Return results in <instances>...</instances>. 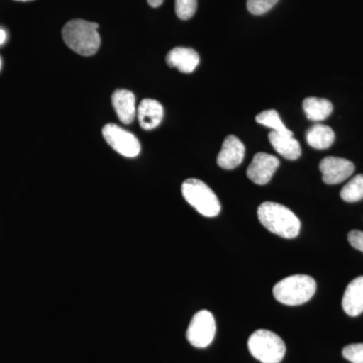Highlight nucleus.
<instances>
[{
	"label": "nucleus",
	"mask_w": 363,
	"mask_h": 363,
	"mask_svg": "<svg viewBox=\"0 0 363 363\" xmlns=\"http://www.w3.org/2000/svg\"><path fill=\"white\" fill-rule=\"evenodd\" d=\"M341 198L345 202H358L363 199V175L355 176L342 188Z\"/></svg>",
	"instance_id": "obj_19"
},
{
	"label": "nucleus",
	"mask_w": 363,
	"mask_h": 363,
	"mask_svg": "<svg viewBox=\"0 0 363 363\" xmlns=\"http://www.w3.org/2000/svg\"><path fill=\"white\" fill-rule=\"evenodd\" d=\"M99 25L83 20L68 21L62 30L64 42L81 56L89 57L96 54L101 39L98 33Z\"/></svg>",
	"instance_id": "obj_2"
},
{
	"label": "nucleus",
	"mask_w": 363,
	"mask_h": 363,
	"mask_svg": "<svg viewBox=\"0 0 363 363\" xmlns=\"http://www.w3.org/2000/svg\"><path fill=\"white\" fill-rule=\"evenodd\" d=\"M104 140L121 156L135 157L140 152V143L133 133L113 123L106 124L102 130Z\"/></svg>",
	"instance_id": "obj_7"
},
{
	"label": "nucleus",
	"mask_w": 363,
	"mask_h": 363,
	"mask_svg": "<svg viewBox=\"0 0 363 363\" xmlns=\"http://www.w3.org/2000/svg\"><path fill=\"white\" fill-rule=\"evenodd\" d=\"M6 40V33L4 30H0V45L4 44Z\"/></svg>",
	"instance_id": "obj_25"
},
{
	"label": "nucleus",
	"mask_w": 363,
	"mask_h": 363,
	"mask_svg": "<svg viewBox=\"0 0 363 363\" xmlns=\"http://www.w3.org/2000/svg\"><path fill=\"white\" fill-rule=\"evenodd\" d=\"M308 145L317 150H326L333 145L335 133L329 126L316 124L312 126L306 135Z\"/></svg>",
	"instance_id": "obj_17"
},
{
	"label": "nucleus",
	"mask_w": 363,
	"mask_h": 363,
	"mask_svg": "<svg viewBox=\"0 0 363 363\" xmlns=\"http://www.w3.org/2000/svg\"><path fill=\"white\" fill-rule=\"evenodd\" d=\"M216 334V323L212 313L207 310L196 313L187 330V339L191 345L205 348L212 343Z\"/></svg>",
	"instance_id": "obj_6"
},
{
	"label": "nucleus",
	"mask_w": 363,
	"mask_h": 363,
	"mask_svg": "<svg viewBox=\"0 0 363 363\" xmlns=\"http://www.w3.org/2000/svg\"><path fill=\"white\" fill-rule=\"evenodd\" d=\"M316 281L306 274H294L274 286V296L281 304L298 306L311 300L316 293Z\"/></svg>",
	"instance_id": "obj_3"
},
{
	"label": "nucleus",
	"mask_w": 363,
	"mask_h": 363,
	"mask_svg": "<svg viewBox=\"0 0 363 363\" xmlns=\"http://www.w3.org/2000/svg\"><path fill=\"white\" fill-rule=\"evenodd\" d=\"M257 123L271 128L274 133H286V135H293L292 131L286 128L285 124L281 121L278 112L271 109V111H262L259 116L255 117Z\"/></svg>",
	"instance_id": "obj_18"
},
{
	"label": "nucleus",
	"mask_w": 363,
	"mask_h": 363,
	"mask_svg": "<svg viewBox=\"0 0 363 363\" xmlns=\"http://www.w3.org/2000/svg\"><path fill=\"white\" fill-rule=\"evenodd\" d=\"M16 1H23V2H26V1H33V0H16Z\"/></svg>",
	"instance_id": "obj_26"
},
{
	"label": "nucleus",
	"mask_w": 363,
	"mask_h": 363,
	"mask_svg": "<svg viewBox=\"0 0 363 363\" xmlns=\"http://www.w3.org/2000/svg\"><path fill=\"white\" fill-rule=\"evenodd\" d=\"M279 0H247V9L253 16H262L271 11Z\"/></svg>",
	"instance_id": "obj_21"
},
{
	"label": "nucleus",
	"mask_w": 363,
	"mask_h": 363,
	"mask_svg": "<svg viewBox=\"0 0 363 363\" xmlns=\"http://www.w3.org/2000/svg\"><path fill=\"white\" fill-rule=\"evenodd\" d=\"M303 108L310 121L319 123L331 116L333 104L323 98L309 97L303 102Z\"/></svg>",
	"instance_id": "obj_16"
},
{
	"label": "nucleus",
	"mask_w": 363,
	"mask_h": 363,
	"mask_svg": "<svg viewBox=\"0 0 363 363\" xmlns=\"http://www.w3.org/2000/svg\"><path fill=\"white\" fill-rule=\"evenodd\" d=\"M182 194L194 209L206 217L217 216L221 211V205L215 195L204 182L191 178L182 185Z\"/></svg>",
	"instance_id": "obj_4"
},
{
	"label": "nucleus",
	"mask_w": 363,
	"mask_h": 363,
	"mask_svg": "<svg viewBox=\"0 0 363 363\" xmlns=\"http://www.w3.org/2000/svg\"><path fill=\"white\" fill-rule=\"evenodd\" d=\"M342 307L351 317L359 316L363 312V276L353 279L346 288Z\"/></svg>",
	"instance_id": "obj_12"
},
{
	"label": "nucleus",
	"mask_w": 363,
	"mask_h": 363,
	"mask_svg": "<svg viewBox=\"0 0 363 363\" xmlns=\"http://www.w3.org/2000/svg\"><path fill=\"white\" fill-rule=\"evenodd\" d=\"M342 355L352 363H363V343L351 344L343 348Z\"/></svg>",
	"instance_id": "obj_22"
},
{
	"label": "nucleus",
	"mask_w": 363,
	"mask_h": 363,
	"mask_svg": "<svg viewBox=\"0 0 363 363\" xmlns=\"http://www.w3.org/2000/svg\"><path fill=\"white\" fill-rule=\"evenodd\" d=\"M149 4L152 7H159L161 6L164 0H147Z\"/></svg>",
	"instance_id": "obj_24"
},
{
	"label": "nucleus",
	"mask_w": 363,
	"mask_h": 363,
	"mask_svg": "<svg viewBox=\"0 0 363 363\" xmlns=\"http://www.w3.org/2000/svg\"><path fill=\"white\" fill-rule=\"evenodd\" d=\"M138 117L143 130H152L161 124L164 108L157 100L145 99L138 106Z\"/></svg>",
	"instance_id": "obj_13"
},
{
	"label": "nucleus",
	"mask_w": 363,
	"mask_h": 363,
	"mask_svg": "<svg viewBox=\"0 0 363 363\" xmlns=\"http://www.w3.org/2000/svg\"><path fill=\"white\" fill-rule=\"evenodd\" d=\"M269 140L272 147L286 160L296 161L302 155L300 143L293 138V135L279 133L272 131L269 135Z\"/></svg>",
	"instance_id": "obj_15"
},
{
	"label": "nucleus",
	"mask_w": 363,
	"mask_h": 363,
	"mask_svg": "<svg viewBox=\"0 0 363 363\" xmlns=\"http://www.w3.org/2000/svg\"><path fill=\"white\" fill-rule=\"evenodd\" d=\"M260 223L271 233L281 238H297L301 230V222L292 210L274 202H264L257 209Z\"/></svg>",
	"instance_id": "obj_1"
},
{
	"label": "nucleus",
	"mask_w": 363,
	"mask_h": 363,
	"mask_svg": "<svg viewBox=\"0 0 363 363\" xmlns=\"http://www.w3.org/2000/svg\"><path fill=\"white\" fill-rule=\"evenodd\" d=\"M248 350L260 362L279 363L285 357L286 344L274 332L260 329L248 339Z\"/></svg>",
	"instance_id": "obj_5"
},
{
	"label": "nucleus",
	"mask_w": 363,
	"mask_h": 363,
	"mask_svg": "<svg viewBox=\"0 0 363 363\" xmlns=\"http://www.w3.org/2000/svg\"><path fill=\"white\" fill-rule=\"evenodd\" d=\"M245 145L240 138L234 135L227 136L217 157V164L224 169L238 168L245 159Z\"/></svg>",
	"instance_id": "obj_10"
},
{
	"label": "nucleus",
	"mask_w": 363,
	"mask_h": 363,
	"mask_svg": "<svg viewBox=\"0 0 363 363\" xmlns=\"http://www.w3.org/2000/svg\"><path fill=\"white\" fill-rule=\"evenodd\" d=\"M166 60L171 68H177L182 73H192L200 63L199 54L190 48H174Z\"/></svg>",
	"instance_id": "obj_11"
},
{
	"label": "nucleus",
	"mask_w": 363,
	"mask_h": 363,
	"mask_svg": "<svg viewBox=\"0 0 363 363\" xmlns=\"http://www.w3.org/2000/svg\"><path fill=\"white\" fill-rule=\"evenodd\" d=\"M319 169L325 184L336 185L347 180L354 172L355 167L353 162L342 157H327L320 162Z\"/></svg>",
	"instance_id": "obj_8"
},
{
	"label": "nucleus",
	"mask_w": 363,
	"mask_h": 363,
	"mask_svg": "<svg viewBox=\"0 0 363 363\" xmlns=\"http://www.w3.org/2000/svg\"><path fill=\"white\" fill-rule=\"evenodd\" d=\"M112 105L118 118L124 124H130L135 119V96L131 91L118 89L112 95Z\"/></svg>",
	"instance_id": "obj_14"
},
{
	"label": "nucleus",
	"mask_w": 363,
	"mask_h": 363,
	"mask_svg": "<svg viewBox=\"0 0 363 363\" xmlns=\"http://www.w3.org/2000/svg\"><path fill=\"white\" fill-rule=\"evenodd\" d=\"M348 241L355 250L363 252V231L352 230L348 233Z\"/></svg>",
	"instance_id": "obj_23"
},
{
	"label": "nucleus",
	"mask_w": 363,
	"mask_h": 363,
	"mask_svg": "<svg viewBox=\"0 0 363 363\" xmlns=\"http://www.w3.org/2000/svg\"><path fill=\"white\" fill-rule=\"evenodd\" d=\"M279 167L278 157L259 152L253 157L252 164L247 169V177L257 185H267Z\"/></svg>",
	"instance_id": "obj_9"
},
{
	"label": "nucleus",
	"mask_w": 363,
	"mask_h": 363,
	"mask_svg": "<svg viewBox=\"0 0 363 363\" xmlns=\"http://www.w3.org/2000/svg\"><path fill=\"white\" fill-rule=\"evenodd\" d=\"M197 0H176L177 16L182 21H188L194 16L197 11Z\"/></svg>",
	"instance_id": "obj_20"
},
{
	"label": "nucleus",
	"mask_w": 363,
	"mask_h": 363,
	"mask_svg": "<svg viewBox=\"0 0 363 363\" xmlns=\"http://www.w3.org/2000/svg\"><path fill=\"white\" fill-rule=\"evenodd\" d=\"M0 68H1V60H0Z\"/></svg>",
	"instance_id": "obj_27"
}]
</instances>
